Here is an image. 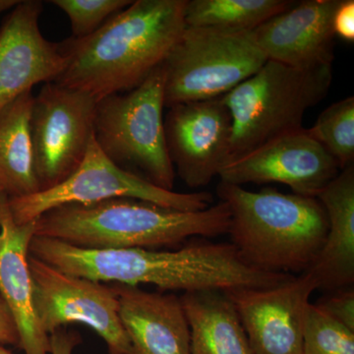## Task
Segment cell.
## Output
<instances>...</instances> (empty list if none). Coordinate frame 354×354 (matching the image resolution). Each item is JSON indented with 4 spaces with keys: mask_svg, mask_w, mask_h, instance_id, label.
I'll return each mask as SVG.
<instances>
[{
    "mask_svg": "<svg viewBox=\"0 0 354 354\" xmlns=\"http://www.w3.org/2000/svg\"><path fill=\"white\" fill-rule=\"evenodd\" d=\"M30 255L58 271L102 283L193 292L271 288L290 274L258 271L247 265L232 243H197L178 250L86 249L35 236Z\"/></svg>",
    "mask_w": 354,
    "mask_h": 354,
    "instance_id": "cell-1",
    "label": "cell"
},
{
    "mask_svg": "<svg viewBox=\"0 0 354 354\" xmlns=\"http://www.w3.org/2000/svg\"><path fill=\"white\" fill-rule=\"evenodd\" d=\"M186 0H133L97 31L59 43L67 66L55 83L95 101L138 87L185 30Z\"/></svg>",
    "mask_w": 354,
    "mask_h": 354,
    "instance_id": "cell-2",
    "label": "cell"
},
{
    "mask_svg": "<svg viewBox=\"0 0 354 354\" xmlns=\"http://www.w3.org/2000/svg\"><path fill=\"white\" fill-rule=\"evenodd\" d=\"M230 212L221 201L208 209L183 212L132 198L68 204L37 220L35 236L86 249H156L191 237L227 234Z\"/></svg>",
    "mask_w": 354,
    "mask_h": 354,
    "instance_id": "cell-3",
    "label": "cell"
},
{
    "mask_svg": "<svg viewBox=\"0 0 354 354\" xmlns=\"http://www.w3.org/2000/svg\"><path fill=\"white\" fill-rule=\"evenodd\" d=\"M216 192L230 208L227 234L247 265L261 272L291 274L306 272L315 262L329 227L317 198L270 187L253 192L221 181Z\"/></svg>",
    "mask_w": 354,
    "mask_h": 354,
    "instance_id": "cell-4",
    "label": "cell"
},
{
    "mask_svg": "<svg viewBox=\"0 0 354 354\" xmlns=\"http://www.w3.org/2000/svg\"><path fill=\"white\" fill-rule=\"evenodd\" d=\"M333 65L299 69L267 60L221 99L232 120L230 162L266 142L301 129L308 109L329 92Z\"/></svg>",
    "mask_w": 354,
    "mask_h": 354,
    "instance_id": "cell-5",
    "label": "cell"
},
{
    "mask_svg": "<svg viewBox=\"0 0 354 354\" xmlns=\"http://www.w3.org/2000/svg\"><path fill=\"white\" fill-rule=\"evenodd\" d=\"M165 70H153L138 87L97 102L93 134L118 167L138 171L149 183L172 191L176 171L165 134Z\"/></svg>",
    "mask_w": 354,
    "mask_h": 354,
    "instance_id": "cell-6",
    "label": "cell"
},
{
    "mask_svg": "<svg viewBox=\"0 0 354 354\" xmlns=\"http://www.w3.org/2000/svg\"><path fill=\"white\" fill-rule=\"evenodd\" d=\"M267 60L250 32L186 27L162 64L165 106L223 97Z\"/></svg>",
    "mask_w": 354,
    "mask_h": 354,
    "instance_id": "cell-7",
    "label": "cell"
},
{
    "mask_svg": "<svg viewBox=\"0 0 354 354\" xmlns=\"http://www.w3.org/2000/svg\"><path fill=\"white\" fill-rule=\"evenodd\" d=\"M113 198L143 200L183 212L203 211L213 202L208 192L177 193L162 189L138 174L118 167L102 152L94 134L82 162L62 183L29 196L7 199L14 221L24 225L64 205L92 204Z\"/></svg>",
    "mask_w": 354,
    "mask_h": 354,
    "instance_id": "cell-8",
    "label": "cell"
},
{
    "mask_svg": "<svg viewBox=\"0 0 354 354\" xmlns=\"http://www.w3.org/2000/svg\"><path fill=\"white\" fill-rule=\"evenodd\" d=\"M97 101L86 93L46 83L34 97L31 135L41 191L57 185L82 162L93 136Z\"/></svg>",
    "mask_w": 354,
    "mask_h": 354,
    "instance_id": "cell-9",
    "label": "cell"
},
{
    "mask_svg": "<svg viewBox=\"0 0 354 354\" xmlns=\"http://www.w3.org/2000/svg\"><path fill=\"white\" fill-rule=\"evenodd\" d=\"M29 268L35 312L46 335L67 324H84L101 335L111 354H132L113 288L64 274L32 255Z\"/></svg>",
    "mask_w": 354,
    "mask_h": 354,
    "instance_id": "cell-10",
    "label": "cell"
},
{
    "mask_svg": "<svg viewBox=\"0 0 354 354\" xmlns=\"http://www.w3.org/2000/svg\"><path fill=\"white\" fill-rule=\"evenodd\" d=\"M339 165L322 145L312 138L306 128L269 140L228 162L221 183H281L293 194L317 198L339 174Z\"/></svg>",
    "mask_w": 354,
    "mask_h": 354,
    "instance_id": "cell-11",
    "label": "cell"
},
{
    "mask_svg": "<svg viewBox=\"0 0 354 354\" xmlns=\"http://www.w3.org/2000/svg\"><path fill=\"white\" fill-rule=\"evenodd\" d=\"M169 109L165 134L174 171L188 187H204L230 162V111L221 97Z\"/></svg>",
    "mask_w": 354,
    "mask_h": 354,
    "instance_id": "cell-12",
    "label": "cell"
},
{
    "mask_svg": "<svg viewBox=\"0 0 354 354\" xmlns=\"http://www.w3.org/2000/svg\"><path fill=\"white\" fill-rule=\"evenodd\" d=\"M317 283L309 272L271 288L225 291L254 354H302L305 311Z\"/></svg>",
    "mask_w": 354,
    "mask_h": 354,
    "instance_id": "cell-13",
    "label": "cell"
},
{
    "mask_svg": "<svg viewBox=\"0 0 354 354\" xmlns=\"http://www.w3.org/2000/svg\"><path fill=\"white\" fill-rule=\"evenodd\" d=\"M43 9L41 0H21L0 27V111L37 84L55 82L66 68L59 44L39 30Z\"/></svg>",
    "mask_w": 354,
    "mask_h": 354,
    "instance_id": "cell-14",
    "label": "cell"
},
{
    "mask_svg": "<svg viewBox=\"0 0 354 354\" xmlns=\"http://www.w3.org/2000/svg\"><path fill=\"white\" fill-rule=\"evenodd\" d=\"M341 0H304L250 32L268 60L308 69L333 65V18Z\"/></svg>",
    "mask_w": 354,
    "mask_h": 354,
    "instance_id": "cell-15",
    "label": "cell"
},
{
    "mask_svg": "<svg viewBox=\"0 0 354 354\" xmlns=\"http://www.w3.org/2000/svg\"><path fill=\"white\" fill-rule=\"evenodd\" d=\"M37 220L18 225L6 195L0 202V297L12 314L25 354L50 353V335L39 327L32 304L30 245Z\"/></svg>",
    "mask_w": 354,
    "mask_h": 354,
    "instance_id": "cell-16",
    "label": "cell"
},
{
    "mask_svg": "<svg viewBox=\"0 0 354 354\" xmlns=\"http://www.w3.org/2000/svg\"><path fill=\"white\" fill-rule=\"evenodd\" d=\"M132 354H190V330L180 298L138 286H113Z\"/></svg>",
    "mask_w": 354,
    "mask_h": 354,
    "instance_id": "cell-17",
    "label": "cell"
},
{
    "mask_svg": "<svg viewBox=\"0 0 354 354\" xmlns=\"http://www.w3.org/2000/svg\"><path fill=\"white\" fill-rule=\"evenodd\" d=\"M317 199L328 216L327 236L315 262L307 270L317 290L330 292L354 283V167L342 169Z\"/></svg>",
    "mask_w": 354,
    "mask_h": 354,
    "instance_id": "cell-18",
    "label": "cell"
},
{
    "mask_svg": "<svg viewBox=\"0 0 354 354\" xmlns=\"http://www.w3.org/2000/svg\"><path fill=\"white\" fill-rule=\"evenodd\" d=\"M180 300L189 325L190 354H254L225 291H193Z\"/></svg>",
    "mask_w": 354,
    "mask_h": 354,
    "instance_id": "cell-19",
    "label": "cell"
},
{
    "mask_svg": "<svg viewBox=\"0 0 354 354\" xmlns=\"http://www.w3.org/2000/svg\"><path fill=\"white\" fill-rule=\"evenodd\" d=\"M34 97L26 93L0 111V191L8 198L41 191L31 135Z\"/></svg>",
    "mask_w": 354,
    "mask_h": 354,
    "instance_id": "cell-20",
    "label": "cell"
},
{
    "mask_svg": "<svg viewBox=\"0 0 354 354\" xmlns=\"http://www.w3.org/2000/svg\"><path fill=\"white\" fill-rule=\"evenodd\" d=\"M291 0H186L187 28H216L251 32L266 21L290 8Z\"/></svg>",
    "mask_w": 354,
    "mask_h": 354,
    "instance_id": "cell-21",
    "label": "cell"
},
{
    "mask_svg": "<svg viewBox=\"0 0 354 354\" xmlns=\"http://www.w3.org/2000/svg\"><path fill=\"white\" fill-rule=\"evenodd\" d=\"M307 133L337 162L339 169L354 162V97H346L324 109Z\"/></svg>",
    "mask_w": 354,
    "mask_h": 354,
    "instance_id": "cell-22",
    "label": "cell"
},
{
    "mask_svg": "<svg viewBox=\"0 0 354 354\" xmlns=\"http://www.w3.org/2000/svg\"><path fill=\"white\" fill-rule=\"evenodd\" d=\"M302 354H354V332L309 304L304 316Z\"/></svg>",
    "mask_w": 354,
    "mask_h": 354,
    "instance_id": "cell-23",
    "label": "cell"
},
{
    "mask_svg": "<svg viewBox=\"0 0 354 354\" xmlns=\"http://www.w3.org/2000/svg\"><path fill=\"white\" fill-rule=\"evenodd\" d=\"M133 0H51L68 16L72 38L94 34L113 16L131 4Z\"/></svg>",
    "mask_w": 354,
    "mask_h": 354,
    "instance_id": "cell-24",
    "label": "cell"
},
{
    "mask_svg": "<svg viewBox=\"0 0 354 354\" xmlns=\"http://www.w3.org/2000/svg\"><path fill=\"white\" fill-rule=\"evenodd\" d=\"M324 313L354 332V290L353 286L332 292L315 304Z\"/></svg>",
    "mask_w": 354,
    "mask_h": 354,
    "instance_id": "cell-25",
    "label": "cell"
},
{
    "mask_svg": "<svg viewBox=\"0 0 354 354\" xmlns=\"http://www.w3.org/2000/svg\"><path fill=\"white\" fill-rule=\"evenodd\" d=\"M333 29L335 37L344 41H354L353 0H341L333 18Z\"/></svg>",
    "mask_w": 354,
    "mask_h": 354,
    "instance_id": "cell-26",
    "label": "cell"
},
{
    "mask_svg": "<svg viewBox=\"0 0 354 354\" xmlns=\"http://www.w3.org/2000/svg\"><path fill=\"white\" fill-rule=\"evenodd\" d=\"M19 333L10 310L0 297V344L19 346Z\"/></svg>",
    "mask_w": 354,
    "mask_h": 354,
    "instance_id": "cell-27",
    "label": "cell"
},
{
    "mask_svg": "<svg viewBox=\"0 0 354 354\" xmlns=\"http://www.w3.org/2000/svg\"><path fill=\"white\" fill-rule=\"evenodd\" d=\"M80 337L76 333L66 332L64 329L55 330L50 335V354H72Z\"/></svg>",
    "mask_w": 354,
    "mask_h": 354,
    "instance_id": "cell-28",
    "label": "cell"
},
{
    "mask_svg": "<svg viewBox=\"0 0 354 354\" xmlns=\"http://www.w3.org/2000/svg\"><path fill=\"white\" fill-rule=\"evenodd\" d=\"M21 2V0H0V15L6 11L15 8Z\"/></svg>",
    "mask_w": 354,
    "mask_h": 354,
    "instance_id": "cell-29",
    "label": "cell"
},
{
    "mask_svg": "<svg viewBox=\"0 0 354 354\" xmlns=\"http://www.w3.org/2000/svg\"><path fill=\"white\" fill-rule=\"evenodd\" d=\"M0 354H12L10 351H7L2 344H0Z\"/></svg>",
    "mask_w": 354,
    "mask_h": 354,
    "instance_id": "cell-30",
    "label": "cell"
},
{
    "mask_svg": "<svg viewBox=\"0 0 354 354\" xmlns=\"http://www.w3.org/2000/svg\"><path fill=\"white\" fill-rule=\"evenodd\" d=\"M2 196H3V194H2L1 191H0V202H1Z\"/></svg>",
    "mask_w": 354,
    "mask_h": 354,
    "instance_id": "cell-31",
    "label": "cell"
}]
</instances>
